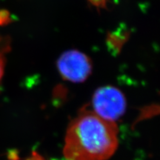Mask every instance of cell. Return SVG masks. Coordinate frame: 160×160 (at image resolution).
<instances>
[{
    "label": "cell",
    "mask_w": 160,
    "mask_h": 160,
    "mask_svg": "<svg viewBox=\"0 0 160 160\" xmlns=\"http://www.w3.org/2000/svg\"><path fill=\"white\" fill-rule=\"evenodd\" d=\"M118 143L115 122L83 111L67 130L63 153L68 160H106L117 151Z\"/></svg>",
    "instance_id": "1"
},
{
    "label": "cell",
    "mask_w": 160,
    "mask_h": 160,
    "mask_svg": "<svg viewBox=\"0 0 160 160\" xmlns=\"http://www.w3.org/2000/svg\"><path fill=\"white\" fill-rule=\"evenodd\" d=\"M92 105L96 114L103 119L115 122L125 113L126 99L120 90L108 85L95 91Z\"/></svg>",
    "instance_id": "2"
},
{
    "label": "cell",
    "mask_w": 160,
    "mask_h": 160,
    "mask_svg": "<svg viewBox=\"0 0 160 160\" xmlns=\"http://www.w3.org/2000/svg\"><path fill=\"white\" fill-rule=\"evenodd\" d=\"M57 67L62 77L73 83L83 82L92 71L91 60L88 56L77 50H70L60 56Z\"/></svg>",
    "instance_id": "3"
},
{
    "label": "cell",
    "mask_w": 160,
    "mask_h": 160,
    "mask_svg": "<svg viewBox=\"0 0 160 160\" xmlns=\"http://www.w3.org/2000/svg\"><path fill=\"white\" fill-rule=\"evenodd\" d=\"M2 42L0 41V80L4 74V71H5V49L3 48Z\"/></svg>",
    "instance_id": "4"
},
{
    "label": "cell",
    "mask_w": 160,
    "mask_h": 160,
    "mask_svg": "<svg viewBox=\"0 0 160 160\" xmlns=\"http://www.w3.org/2000/svg\"><path fill=\"white\" fill-rule=\"evenodd\" d=\"M0 19H1V17H0Z\"/></svg>",
    "instance_id": "5"
}]
</instances>
